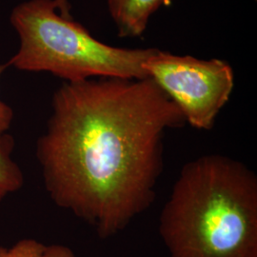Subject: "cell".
I'll use <instances>...</instances> for the list:
<instances>
[{"mask_svg": "<svg viewBox=\"0 0 257 257\" xmlns=\"http://www.w3.org/2000/svg\"><path fill=\"white\" fill-rule=\"evenodd\" d=\"M184 124L178 107L150 77L63 83L37 139L47 193L110 238L156 200L166 132Z\"/></svg>", "mask_w": 257, "mask_h": 257, "instance_id": "cell-1", "label": "cell"}, {"mask_svg": "<svg viewBox=\"0 0 257 257\" xmlns=\"http://www.w3.org/2000/svg\"><path fill=\"white\" fill-rule=\"evenodd\" d=\"M171 257H257V177L238 160L203 156L180 172L160 213Z\"/></svg>", "mask_w": 257, "mask_h": 257, "instance_id": "cell-2", "label": "cell"}, {"mask_svg": "<svg viewBox=\"0 0 257 257\" xmlns=\"http://www.w3.org/2000/svg\"><path fill=\"white\" fill-rule=\"evenodd\" d=\"M68 0H27L12 11L19 37L8 67L50 73L65 82L116 77L144 79V63L155 49H126L103 43L71 16Z\"/></svg>", "mask_w": 257, "mask_h": 257, "instance_id": "cell-3", "label": "cell"}, {"mask_svg": "<svg viewBox=\"0 0 257 257\" xmlns=\"http://www.w3.org/2000/svg\"><path fill=\"white\" fill-rule=\"evenodd\" d=\"M152 78L182 112L186 123L210 131L234 87L230 65L221 59H199L155 49L144 63Z\"/></svg>", "mask_w": 257, "mask_h": 257, "instance_id": "cell-4", "label": "cell"}, {"mask_svg": "<svg viewBox=\"0 0 257 257\" xmlns=\"http://www.w3.org/2000/svg\"><path fill=\"white\" fill-rule=\"evenodd\" d=\"M174 0H108V10L120 37H141L157 10Z\"/></svg>", "mask_w": 257, "mask_h": 257, "instance_id": "cell-5", "label": "cell"}, {"mask_svg": "<svg viewBox=\"0 0 257 257\" xmlns=\"http://www.w3.org/2000/svg\"><path fill=\"white\" fill-rule=\"evenodd\" d=\"M15 139L6 135L0 140V201L24 186V174L13 157Z\"/></svg>", "mask_w": 257, "mask_h": 257, "instance_id": "cell-6", "label": "cell"}, {"mask_svg": "<svg viewBox=\"0 0 257 257\" xmlns=\"http://www.w3.org/2000/svg\"><path fill=\"white\" fill-rule=\"evenodd\" d=\"M0 257H76L63 245H45L37 240L21 239L10 248L0 247Z\"/></svg>", "mask_w": 257, "mask_h": 257, "instance_id": "cell-7", "label": "cell"}, {"mask_svg": "<svg viewBox=\"0 0 257 257\" xmlns=\"http://www.w3.org/2000/svg\"><path fill=\"white\" fill-rule=\"evenodd\" d=\"M9 68L7 63L0 64V77L3 72ZM14 110L6 102L0 99V140L4 138L9 131L13 120H14Z\"/></svg>", "mask_w": 257, "mask_h": 257, "instance_id": "cell-8", "label": "cell"}]
</instances>
